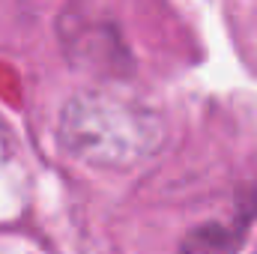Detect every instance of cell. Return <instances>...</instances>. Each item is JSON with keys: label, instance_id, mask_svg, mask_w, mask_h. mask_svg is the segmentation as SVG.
Returning <instances> with one entry per match:
<instances>
[{"label": "cell", "instance_id": "1", "mask_svg": "<svg viewBox=\"0 0 257 254\" xmlns=\"http://www.w3.org/2000/svg\"><path fill=\"white\" fill-rule=\"evenodd\" d=\"M162 123L153 111L111 93L72 96L57 120V141L69 156L114 171L150 159L162 147Z\"/></svg>", "mask_w": 257, "mask_h": 254}]
</instances>
